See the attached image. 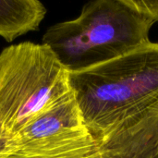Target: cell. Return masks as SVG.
<instances>
[{
    "instance_id": "6da1fadb",
    "label": "cell",
    "mask_w": 158,
    "mask_h": 158,
    "mask_svg": "<svg viewBox=\"0 0 158 158\" xmlns=\"http://www.w3.org/2000/svg\"><path fill=\"white\" fill-rule=\"evenodd\" d=\"M83 123L98 142L112 129L158 100V44L69 73Z\"/></svg>"
},
{
    "instance_id": "7a4b0ae2",
    "label": "cell",
    "mask_w": 158,
    "mask_h": 158,
    "mask_svg": "<svg viewBox=\"0 0 158 158\" xmlns=\"http://www.w3.org/2000/svg\"><path fill=\"white\" fill-rule=\"evenodd\" d=\"M155 22L129 0H95L74 19L49 27L42 44L70 73L110 61L147 44Z\"/></svg>"
},
{
    "instance_id": "3957f363",
    "label": "cell",
    "mask_w": 158,
    "mask_h": 158,
    "mask_svg": "<svg viewBox=\"0 0 158 158\" xmlns=\"http://www.w3.org/2000/svg\"><path fill=\"white\" fill-rule=\"evenodd\" d=\"M72 94L69 72L44 44L0 53V152L22 129Z\"/></svg>"
},
{
    "instance_id": "277c9868",
    "label": "cell",
    "mask_w": 158,
    "mask_h": 158,
    "mask_svg": "<svg viewBox=\"0 0 158 158\" xmlns=\"http://www.w3.org/2000/svg\"><path fill=\"white\" fill-rule=\"evenodd\" d=\"M97 141L85 127L73 93L19 131L0 158H99Z\"/></svg>"
},
{
    "instance_id": "5b68a950",
    "label": "cell",
    "mask_w": 158,
    "mask_h": 158,
    "mask_svg": "<svg viewBox=\"0 0 158 158\" xmlns=\"http://www.w3.org/2000/svg\"><path fill=\"white\" fill-rule=\"evenodd\" d=\"M97 143L103 158H158V100Z\"/></svg>"
},
{
    "instance_id": "8992f818",
    "label": "cell",
    "mask_w": 158,
    "mask_h": 158,
    "mask_svg": "<svg viewBox=\"0 0 158 158\" xmlns=\"http://www.w3.org/2000/svg\"><path fill=\"white\" fill-rule=\"evenodd\" d=\"M45 14L46 7L38 0H0V37L12 42L37 31Z\"/></svg>"
},
{
    "instance_id": "52a82bcc",
    "label": "cell",
    "mask_w": 158,
    "mask_h": 158,
    "mask_svg": "<svg viewBox=\"0 0 158 158\" xmlns=\"http://www.w3.org/2000/svg\"><path fill=\"white\" fill-rule=\"evenodd\" d=\"M139 12L151 19L155 23L158 21V0H129Z\"/></svg>"
},
{
    "instance_id": "ba28073f",
    "label": "cell",
    "mask_w": 158,
    "mask_h": 158,
    "mask_svg": "<svg viewBox=\"0 0 158 158\" xmlns=\"http://www.w3.org/2000/svg\"><path fill=\"white\" fill-rule=\"evenodd\" d=\"M99 158H103V156H102V155H101V156H100V157Z\"/></svg>"
}]
</instances>
